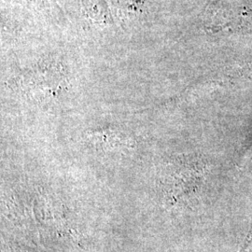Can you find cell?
<instances>
[{
	"mask_svg": "<svg viewBox=\"0 0 252 252\" xmlns=\"http://www.w3.org/2000/svg\"><path fill=\"white\" fill-rule=\"evenodd\" d=\"M239 252H252V224L250 232L246 237V240L244 242L243 246Z\"/></svg>",
	"mask_w": 252,
	"mask_h": 252,
	"instance_id": "1",
	"label": "cell"
}]
</instances>
